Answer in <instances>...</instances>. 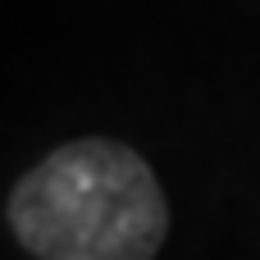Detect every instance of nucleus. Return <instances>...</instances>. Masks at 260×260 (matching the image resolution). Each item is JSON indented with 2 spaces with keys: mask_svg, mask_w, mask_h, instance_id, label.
Returning <instances> with one entry per match:
<instances>
[{
  "mask_svg": "<svg viewBox=\"0 0 260 260\" xmlns=\"http://www.w3.org/2000/svg\"><path fill=\"white\" fill-rule=\"evenodd\" d=\"M5 224L32 260H155L169 206L133 146L78 137L14 183Z\"/></svg>",
  "mask_w": 260,
  "mask_h": 260,
  "instance_id": "obj_1",
  "label": "nucleus"
}]
</instances>
